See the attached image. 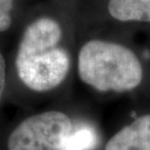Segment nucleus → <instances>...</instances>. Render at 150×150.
<instances>
[{
    "mask_svg": "<svg viewBox=\"0 0 150 150\" xmlns=\"http://www.w3.org/2000/svg\"><path fill=\"white\" fill-rule=\"evenodd\" d=\"M107 9L117 21L150 23V0H109Z\"/></svg>",
    "mask_w": 150,
    "mask_h": 150,
    "instance_id": "39448f33",
    "label": "nucleus"
},
{
    "mask_svg": "<svg viewBox=\"0 0 150 150\" xmlns=\"http://www.w3.org/2000/svg\"><path fill=\"white\" fill-rule=\"evenodd\" d=\"M15 0H0V32L5 31L11 26L12 16Z\"/></svg>",
    "mask_w": 150,
    "mask_h": 150,
    "instance_id": "0eeeda50",
    "label": "nucleus"
},
{
    "mask_svg": "<svg viewBox=\"0 0 150 150\" xmlns=\"http://www.w3.org/2000/svg\"><path fill=\"white\" fill-rule=\"evenodd\" d=\"M78 74L100 92L131 91L143 76L140 62L129 48L103 40H91L81 48Z\"/></svg>",
    "mask_w": 150,
    "mask_h": 150,
    "instance_id": "f03ea898",
    "label": "nucleus"
},
{
    "mask_svg": "<svg viewBox=\"0 0 150 150\" xmlns=\"http://www.w3.org/2000/svg\"><path fill=\"white\" fill-rule=\"evenodd\" d=\"M104 150H150V114L136 119L114 134Z\"/></svg>",
    "mask_w": 150,
    "mask_h": 150,
    "instance_id": "20e7f679",
    "label": "nucleus"
},
{
    "mask_svg": "<svg viewBox=\"0 0 150 150\" xmlns=\"http://www.w3.org/2000/svg\"><path fill=\"white\" fill-rule=\"evenodd\" d=\"M62 35L61 25L51 18H40L25 29L16 67L21 81L32 91H51L67 77L70 59L67 51L58 46Z\"/></svg>",
    "mask_w": 150,
    "mask_h": 150,
    "instance_id": "f257e3e1",
    "label": "nucleus"
},
{
    "mask_svg": "<svg viewBox=\"0 0 150 150\" xmlns=\"http://www.w3.org/2000/svg\"><path fill=\"white\" fill-rule=\"evenodd\" d=\"M98 144V134L89 124L73 126L59 150H95Z\"/></svg>",
    "mask_w": 150,
    "mask_h": 150,
    "instance_id": "423d86ee",
    "label": "nucleus"
},
{
    "mask_svg": "<svg viewBox=\"0 0 150 150\" xmlns=\"http://www.w3.org/2000/svg\"><path fill=\"white\" fill-rule=\"evenodd\" d=\"M6 84V62L4 57L0 52V101H1L3 93H4Z\"/></svg>",
    "mask_w": 150,
    "mask_h": 150,
    "instance_id": "6e6552de",
    "label": "nucleus"
},
{
    "mask_svg": "<svg viewBox=\"0 0 150 150\" xmlns=\"http://www.w3.org/2000/svg\"><path fill=\"white\" fill-rule=\"evenodd\" d=\"M73 128L61 111H46L20 123L9 136L8 150H59Z\"/></svg>",
    "mask_w": 150,
    "mask_h": 150,
    "instance_id": "7ed1b4c3",
    "label": "nucleus"
}]
</instances>
